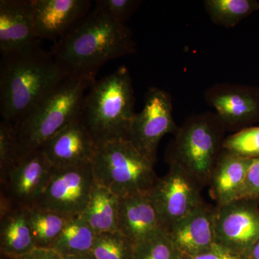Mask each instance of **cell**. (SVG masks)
I'll use <instances>...</instances> for the list:
<instances>
[{
  "mask_svg": "<svg viewBox=\"0 0 259 259\" xmlns=\"http://www.w3.org/2000/svg\"><path fill=\"white\" fill-rule=\"evenodd\" d=\"M51 54L67 77L95 79L107 61L136 52L132 31L95 10L55 42Z\"/></svg>",
  "mask_w": 259,
  "mask_h": 259,
  "instance_id": "cell-1",
  "label": "cell"
},
{
  "mask_svg": "<svg viewBox=\"0 0 259 259\" xmlns=\"http://www.w3.org/2000/svg\"><path fill=\"white\" fill-rule=\"evenodd\" d=\"M67 78L51 52L40 46L2 56L0 115L15 125Z\"/></svg>",
  "mask_w": 259,
  "mask_h": 259,
  "instance_id": "cell-2",
  "label": "cell"
},
{
  "mask_svg": "<svg viewBox=\"0 0 259 259\" xmlns=\"http://www.w3.org/2000/svg\"><path fill=\"white\" fill-rule=\"evenodd\" d=\"M132 79L125 66L95 81L83 100L81 117L97 146L129 140L134 112Z\"/></svg>",
  "mask_w": 259,
  "mask_h": 259,
  "instance_id": "cell-3",
  "label": "cell"
},
{
  "mask_svg": "<svg viewBox=\"0 0 259 259\" xmlns=\"http://www.w3.org/2000/svg\"><path fill=\"white\" fill-rule=\"evenodd\" d=\"M95 81L93 78H66L15 125L22 151L41 148L49 139L78 118L85 92Z\"/></svg>",
  "mask_w": 259,
  "mask_h": 259,
  "instance_id": "cell-4",
  "label": "cell"
},
{
  "mask_svg": "<svg viewBox=\"0 0 259 259\" xmlns=\"http://www.w3.org/2000/svg\"><path fill=\"white\" fill-rule=\"evenodd\" d=\"M226 130L214 112H204L186 119L167 146L168 164L182 167L203 187L209 185L223 150Z\"/></svg>",
  "mask_w": 259,
  "mask_h": 259,
  "instance_id": "cell-5",
  "label": "cell"
},
{
  "mask_svg": "<svg viewBox=\"0 0 259 259\" xmlns=\"http://www.w3.org/2000/svg\"><path fill=\"white\" fill-rule=\"evenodd\" d=\"M154 164L129 140L97 146L92 161L97 183L119 198L148 193L158 179Z\"/></svg>",
  "mask_w": 259,
  "mask_h": 259,
  "instance_id": "cell-6",
  "label": "cell"
},
{
  "mask_svg": "<svg viewBox=\"0 0 259 259\" xmlns=\"http://www.w3.org/2000/svg\"><path fill=\"white\" fill-rule=\"evenodd\" d=\"M168 166V171L158 177L148 192L168 232L204 202L201 194L203 186L182 167Z\"/></svg>",
  "mask_w": 259,
  "mask_h": 259,
  "instance_id": "cell-7",
  "label": "cell"
},
{
  "mask_svg": "<svg viewBox=\"0 0 259 259\" xmlns=\"http://www.w3.org/2000/svg\"><path fill=\"white\" fill-rule=\"evenodd\" d=\"M96 183L92 163L54 167L47 188L35 207L72 218L81 215Z\"/></svg>",
  "mask_w": 259,
  "mask_h": 259,
  "instance_id": "cell-8",
  "label": "cell"
},
{
  "mask_svg": "<svg viewBox=\"0 0 259 259\" xmlns=\"http://www.w3.org/2000/svg\"><path fill=\"white\" fill-rule=\"evenodd\" d=\"M179 127L173 117V102L166 90L156 87L145 95L143 110L135 115L129 141L155 163L158 145L167 134H176Z\"/></svg>",
  "mask_w": 259,
  "mask_h": 259,
  "instance_id": "cell-9",
  "label": "cell"
},
{
  "mask_svg": "<svg viewBox=\"0 0 259 259\" xmlns=\"http://www.w3.org/2000/svg\"><path fill=\"white\" fill-rule=\"evenodd\" d=\"M216 243L244 256L259 237V199L215 206Z\"/></svg>",
  "mask_w": 259,
  "mask_h": 259,
  "instance_id": "cell-10",
  "label": "cell"
},
{
  "mask_svg": "<svg viewBox=\"0 0 259 259\" xmlns=\"http://www.w3.org/2000/svg\"><path fill=\"white\" fill-rule=\"evenodd\" d=\"M54 166L42 148L23 153L1 183V195L12 204L35 207L47 188Z\"/></svg>",
  "mask_w": 259,
  "mask_h": 259,
  "instance_id": "cell-11",
  "label": "cell"
},
{
  "mask_svg": "<svg viewBox=\"0 0 259 259\" xmlns=\"http://www.w3.org/2000/svg\"><path fill=\"white\" fill-rule=\"evenodd\" d=\"M226 131L238 132L259 121V88L239 83H218L204 93Z\"/></svg>",
  "mask_w": 259,
  "mask_h": 259,
  "instance_id": "cell-12",
  "label": "cell"
},
{
  "mask_svg": "<svg viewBox=\"0 0 259 259\" xmlns=\"http://www.w3.org/2000/svg\"><path fill=\"white\" fill-rule=\"evenodd\" d=\"M35 32L41 40L57 42L90 13L89 0H30Z\"/></svg>",
  "mask_w": 259,
  "mask_h": 259,
  "instance_id": "cell-13",
  "label": "cell"
},
{
  "mask_svg": "<svg viewBox=\"0 0 259 259\" xmlns=\"http://www.w3.org/2000/svg\"><path fill=\"white\" fill-rule=\"evenodd\" d=\"M97 145L80 116L42 146V150L53 166H79L90 164Z\"/></svg>",
  "mask_w": 259,
  "mask_h": 259,
  "instance_id": "cell-14",
  "label": "cell"
},
{
  "mask_svg": "<svg viewBox=\"0 0 259 259\" xmlns=\"http://www.w3.org/2000/svg\"><path fill=\"white\" fill-rule=\"evenodd\" d=\"M40 46L32 20L30 0L0 1V52L15 54Z\"/></svg>",
  "mask_w": 259,
  "mask_h": 259,
  "instance_id": "cell-15",
  "label": "cell"
},
{
  "mask_svg": "<svg viewBox=\"0 0 259 259\" xmlns=\"http://www.w3.org/2000/svg\"><path fill=\"white\" fill-rule=\"evenodd\" d=\"M182 258L200 253L216 243L215 206L202 202L168 231Z\"/></svg>",
  "mask_w": 259,
  "mask_h": 259,
  "instance_id": "cell-16",
  "label": "cell"
},
{
  "mask_svg": "<svg viewBox=\"0 0 259 259\" xmlns=\"http://www.w3.org/2000/svg\"><path fill=\"white\" fill-rule=\"evenodd\" d=\"M161 229L164 228L149 194L120 198L118 231L134 244Z\"/></svg>",
  "mask_w": 259,
  "mask_h": 259,
  "instance_id": "cell-17",
  "label": "cell"
},
{
  "mask_svg": "<svg viewBox=\"0 0 259 259\" xmlns=\"http://www.w3.org/2000/svg\"><path fill=\"white\" fill-rule=\"evenodd\" d=\"M0 248L2 253L12 259L36 248L28 209L11 203L0 204Z\"/></svg>",
  "mask_w": 259,
  "mask_h": 259,
  "instance_id": "cell-18",
  "label": "cell"
},
{
  "mask_svg": "<svg viewBox=\"0 0 259 259\" xmlns=\"http://www.w3.org/2000/svg\"><path fill=\"white\" fill-rule=\"evenodd\" d=\"M250 160L223 148L209 185V194L216 205H223L239 198Z\"/></svg>",
  "mask_w": 259,
  "mask_h": 259,
  "instance_id": "cell-19",
  "label": "cell"
},
{
  "mask_svg": "<svg viewBox=\"0 0 259 259\" xmlns=\"http://www.w3.org/2000/svg\"><path fill=\"white\" fill-rule=\"evenodd\" d=\"M120 198L112 191L97 184L94 186L90 201L79 217L97 234L118 231Z\"/></svg>",
  "mask_w": 259,
  "mask_h": 259,
  "instance_id": "cell-20",
  "label": "cell"
},
{
  "mask_svg": "<svg viewBox=\"0 0 259 259\" xmlns=\"http://www.w3.org/2000/svg\"><path fill=\"white\" fill-rule=\"evenodd\" d=\"M96 236L97 233L82 218H72L52 248L61 255L87 254L91 253Z\"/></svg>",
  "mask_w": 259,
  "mask_h": 259,
  "instance_id": "cell-21",
  "label": "cell"
},
{
  "mask_svg": "<svg viewBox=\"0 0 259 259\" xmlns=\"http://www.w3.org/2000/svg\"><path fill=\"white\" fill-rule=\"evenodd\" d=\"M28 216L36 248H52L71 219L37 207L28 209Z\"/></svg>",
  "mask_w": 259,
  "mask_h": 259,
  "instance_id": "cell-22",
  "label": "cell"
},
{
  "mask_svg": "<svg viewBox=\"0 0 259 259\" xmlns=\"http://www.w3.org/2000/svg\"><path fill=\"white\" fill-rule=\"evenodd\" d=\"M204 6L212 23L226 28L236 27L259 10L256 0H205Z\"/></svg>",
  "mask_w": 259,
  "mask_h": 259,
  "instance_id": "cell-23",
  "label": "cell"
},
{
  "mask_svg": "<svg viewBox=\"0 0 259 259\" xmlns=\"http://www.w3.org/2000/svg\"><path fill=\"white\" fill-rule=\"evenodd\" d=\"M168 232L161 229L135 244L133 259H182Z\"/></svg>",
  "mask_w": 259,
  "mask_h": 259,
  "instance_id": "cell-24",
  "label": "cell"
},
{
  "mask_svg": "<svg viewBox=\"0 0 259 259\" xmlns=\"http://www.w3.org/2000/svg\"><path fill=\"white\" fill-rule=\"evenodd\" d=\"M135 244L120 231L97 234L91 254L95 259H133Z\"/></svg>",
  "mask_w": 259,
  "mask_h": 259,
  "instance_id": "cell-25",
  "label": "cell"
},
{
  "mask_svg": "<svg viewBox=\"0 0 259 259\" xmlns=\"http://www.w3.org/2000/svg\"><path fill=\"white\" fill-rule=\"evenodd\" d=\"M13 124L3 120L0 123V182H4L9 172L23 154Z\"/></svg>",
  "mask_w": 259,
  "mask_h": 259,
  "instance_id": "cell-26",
  "label": "cell"
},
{
  "mask_svg": "<svg viewBox=\"0 0 259 259\" xmlns=\"http://www.w3.org/2000/svg\"><path fill=\"white\" fill-rule=\"evenodd\" d=\"M223 148L248 159L259 158V126H250L228 136Z\"/></svg>",
  "mask_w": 259,
  "mask_h": 259,
  "instance_id": "cell-27",
  "label": "cell"
},
{
  "mask_svg": "<svg viewBox=\"0 0 259 259\" xmlns=\"http://www.w3.org/2000/svg\"><path fill=\"white\" fill-rule=\"evenodd\" d=\"M141 4V0H96L95 10L113 21L125 24Z\"/></svg>",
  "mask_w": 259,
  "mask_h": 259,
  "instance_id": "cell-28",
  "label": "cell"
},
{
  "mask_svg": "<svg viewBox=\"0 0 259 259\" xmlns=\"http://www.w3.org/2000/svg\"><path fill=\"white\" fill-rule=\"evenodd\" d=\"M238 199H259V158L250 160Z\"/></svg>",
  "mask_w": 259,
  "mask_h": 259,
  "instance_id": "cell-29",
  "label": "cell"
},
{
  "mask_svg": "<svg viewBox=\"0 0 259 259\" xmlns=\"http://www.w3.org/2000/svg\"><path fill=\"white\" fill-rule=\"evenodd\" d=\"M182 259H243L241 255L233 253L231 250L215 244L208 249L200 253L189 256L183 257Z\"/></svg>",
  "mask_w": 259,
  "mask_h": 259,
  "instance_id": "cell-30",
  "label": "cell"
},
{
  "mask_svg": "<svg viewBox=\"0 0 259 259\" xmlns=\"http://www.w3.org/2000/svg\"><path fill=\"white\" fill-rule=\"evenodd\" d=\"M17 259H63V257L53 248H35Z\"/></svg>",
  "mask_w": 259,
  "mask_h": 259,
  "instance_id": "cell-31",
  "label": "cell"
},
{
  "mask_svg": "<svg viewBox=\"0 0 259 259\" xmlns=\"http://www.w3.org/2000/svg\"><path fill=\"white\" fill-rule=\"evenodd\" d=\"M243 259H259V237L245 253Z\"/></svg>",
  "mask_w": 259,
  "mask_h": 259,
  "instance_id": "cell-32",
  "label": "cell"
},
{
  "mask_svg": "<svg viewBox=\"0 0 259 259\" xmlns=\"http://www.w3.org/2000/svg\"><path fill=\"white\" fill-rule=\"evenodd\" d=\"M62 257L63 259H95L91 253L87 254L62 255Z\"/></svg>",
  "mask_w": 259,
  "mask_h": 259,
  "instance_id": "cell-33",
  "label": "cell"
}]
</instances>
